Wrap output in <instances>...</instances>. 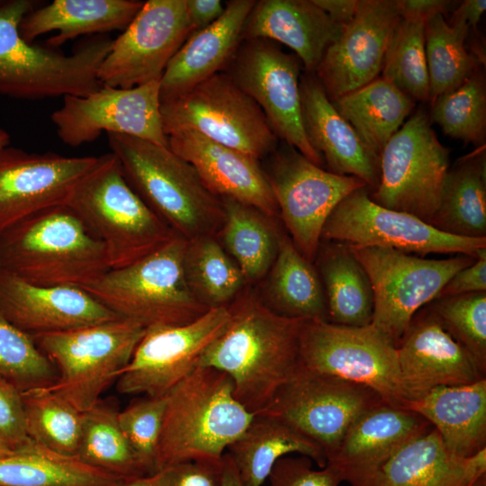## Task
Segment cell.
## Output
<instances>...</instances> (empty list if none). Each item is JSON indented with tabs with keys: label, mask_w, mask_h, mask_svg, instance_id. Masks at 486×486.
<instances>
[{
	"label": "cell",
	"mask_w": 486,
	"mask_h": 486,
	"mask_svg": "<svg viewBox=\"0 0 486 486\" xmlns=\"http://www.w3.org/2000/svg\"><path fill=\"white\" fill-rule=\"evenodd\" d=\"M0 312L31 337L120 319L80 287L37 285L3 269Z\"/></svg>",
	"instance_id": "obj_23"
},
{
	"label": "cell",
	"mask_w": 486,
	"mask_h": 486,
	"mask_svg": "<svg viewBox=\"0 0 486 486\" xmlns=\"http://www.w3.org/2000/svg\"><path fill=\"white\" fill-rule=\"evenodd\" d=\"M269 486H339L338 472L328 465L314 469L309 457L284 456L273 466L267 478Z\"/></svg>",
	"instance_id": "obj_48"
},
{
	"label": "cell",
	"mask_w": 486,
	"mask_h": 486,
	"mask_svg": "<svg viewBox=\"0 0 486 486\" xmlns=\"http://www.w3.org/2000/svg\"><path fill=\"white\" fill-rule=\"evenodd\" d=\"M259 296L281 316L328 321L326 296L317 269L284 232L266 275L264 294Z\"/></svg>",
	"instance_id": "obj_34"
},
{
	"label": "cell",
	"mask_w": 486,
	"mask_h": 486,
	"mask_svg": "<svg viewBox=\"0 0 486 486\" xmlns=\"http://www.w3.org/2000/svg\"><path fill=\"white\" fill-rule=\"evenodd\" d=\"M255 2L227 1L224 13L216 22L187 38L161 76V102L225 70L242 41V29Z\"/></svg>",
	"instance_id": "obj_28"
},
{
	"label": "cell",
	"mask_w": 486,
	"mask_h": 486,
	"mask_svg": "<svg viewBox=\"0 0 486 486\" xmlns=\"http://www.w3.org/2000/svg\"><path fill=\"white\" fill-rule=\"evenodd\" d=\"M0 269L37 285L83 288L111 266L103 242L65 204L2 232Z\"/></svg>",
	"instance_id": "obj_3"
},
{
	"label": "cell",
	"mask_w": 486,
	"mask_h": 486,
	"mask_svg": "<svg viewBox=\"0 0 486 486\" xmlns=\"http://www.w3.org/2000/svg\"><path fill=\"white\" fill-rule=\"evenodd\" d=\"M160 80L132 88L103 86L86 95H67L50 116L59 140L78 147L104 131L168 147L160 112Z\"/></svg>",
	"instance_id": "obj_17"
},
{
	"label": "cell",
	"mask_w": 486,
	"mask_h": 486,
	"mask_svg": "<svg viewBox=\"0 0 486 486\" xmlns=\"http://www.w3.org/2000/svg\"><path fill=\"white\" fill-rule=\"evenodd\" d=\"M302 64L266 39L244 40L225 68L233 81L260 107L280 141L295 148L322 167V158L310 145L302 122L299 83Z\"/></svg>",
	"instance_id": "obj_15"
},
{
	"label": "cell",
	"mask_w": 486,
	"mask_h": 486,
	"mask_svg": "<svg viewBox=\"0 0 486 486\" xmlns=\"http://www.w3.org/2000/svg\"><path fill=\"white\" fill-rule=\"evenodd\" d=\"M428 305L486 372V292L437 298Z\"/></svg>",
	"instance_id": "obj_46"
},
{
	"label": "cell",
	"mask_w": 486,
	"mask_h": 486,
	"mask_svg": "<svg viewBox=\"0 0 486 486\" xmlns=\"http://www.w3.org/2000/svg\"><path fill=\"white\" fill-rule=\"evenodd\" d=\"M121 480L32 439L0 458V486H112Z\"/></svg>",
	"instance_id": "obj_38"
},
{
	"label": "cell",
	"mask_w": 486,
	"mask_h": 486,
	"mask_svg": "<svg viewBox=\"0 0 486 486\" xmlns=\"http://www.w3.org/2000/svg\"><path fill=\"white\" fill-rule=\"evenodd\" d=\"M32 0L0 4V95L22 100L86 96L103 85L99 68L112 39L100 34L81 41L71 54L25 41L19 25L37 7Z\"/></svg>",
	"instance_id": "obj_5"
},
{
	"label": "cell",
	"mask_w": 486,
	"mask_h": 486,
	"mask_svg": "<svg viewBox=\"0 0 486 486\" xmlns=\"http://www.w3.org/2000/svg\"><path fill=\"white\" fill-rule=\"evenodd\" d=\"M486 473V448L453 454L431 428L400 448L365 486H471Z\"/></svg>",
	"instance_id": "obj_29"
},
{
	"label": "cell",
	"mask_w": 486,
	"mask_h": 486,
	"mask_svg": "<svg viewBox=\"0 0 486 486\" xmlns=\"http://www.w3.org/2000/svg\"><path fill=\"white\" fill-rule=\"evenodd\" d=\"M228 309L225 328L202 353L197 367L227 374L236 399L256 414L300 370V335L306 320L277 314L249 288Z\"/></svg>",
	"instance_id": "obj_1"
},
{
	"label": "cell",
	"mask_w": 486,
	"mask_h": 486,
	"mask_svg": "<svg viewBox=\"0 0 486 486\" xmlns=\"http://www.w3.org/2000/svg\"><path fill=\"white\" fill-rule=\"evenodd\" d=\"M145 331L140 324L120 318L32 336L38 348L58 370L57 382L46 389L80 412L90 410L117 381Z\"/></svg>",
	"instance_id": "obj_8"
},
{
	"label": "cell",
	"mask_w": 486,
	"mask_h": 486,
	"mask_svg": "<svg viewBox=\"0 0 486 486\" xmlns=\"http://www.w3.org/2000/svg\"><path fill=\"white\" fill-rule=\"evenodd\" d=\"M331 103L378 158L416 106L414 100L381 76Z\"/></svg>",
	"instance_id": "obj_35"
},
{
	"label": "cell",
	"mask_w": 486,
	"mask_h": 486,
	"mask_svg": "<svg viewBox=\"0 0 486 486\" xmlns=\"http://www.w3.org/2000/svg\"><path fill=\"white\" fill-rule=\"evenodd\" d=\"M471 486H486V475H483L480 479H478L474 483H472Z\"/></svg>",
	"instance_id": "obj_60"
},
{
	"label": "cell",
	"mask_w": 486,
	"mask_h": 486,
	"mask_svg": "<svg viewBox=\"0 0 486 486\" xmlns=\"http://www.w3.org/2000/svg\"><path fill=\"white\" fill-rule=\"evenodd\" d=\"M303 130L328 171L363 180L369 190L379 184V158L337 112L314 73L303 72L299 83Z\"/></svg>",
	"instance_id": "obj_26"
},
{
	"label": "cell",
	"mask_w": 486,
	"mask_h": 486,
	"mask_svg": "<svg viewBox=\"0 0 486 486\" xmlns=\"http://www.w3.org/2000/svg\"><path fill=\"white\" fill-rule=\"evenodd\" d=\"M313 264L324 289L328 321L349 327L371 324L374 313L371 281L349 246L321 240Z\"/></svg>",
	"instance_id": "obj_33"
},
{
	"label": "cell",
	"mask_w": 486,
	"mask_h": 486,
	"mask_svg": "<svg viewBox=\"0 0 486 486\" xmlns=\"http://www.w3.org/2000/svg\"><path fill=\"white\" fill-rule=\"evenodd\" d=\"M166 402V396H144L118 412L121 429L148 474L156 473V453Z\"/></svg>",
	"instance_id": "obj_47"
},
{
	"label": "cell",
	"mask_w": 486,
	"mask_h": 486,
	"mask_svg": "<svg viewBox=\"0 0 486 486\" xmlns=\"http://www.w3.org/2000/svg\"><path fill=\"white\" fill-rule=\"evenodd\" d=\"M167 140L168 148L194 167L212 194L279 218L278 206L261 160L193 130L173 132Z\"/></svg>",
	"instance_id": "obj_25"
},
{
	"label": "cell",
	"mask_w": 486,
	"mask_h": 486,
	"mask_svg": "<svg viewBox=\"0 0 486 486\" xmlns=\"http://www.w3.org/2000/svg\"><path fill=\"white\" fill-rule=\"evenodd\" d=\"M484 148L449 168L440 203L429 224L451 235L486 238V167Z\"/></svg>",
	"instance_id": "obj_37"
},
{
	"label": "cell",
	"mask_w": 486,
	"mask_h": 486,
	"mask_svg": "<svg viewBox=\"0 0 486 486\" xmlns=\"http://www.w3.org/2000/svg\"><path fill=\"white\" fill-rule=\"evenodd\" d=\"M185 245L176 235L158 249L126 266L111 268L82 289L118 317L145 328L190 323L210 309L187 285Z\"/></svg>",
	"instance_id": "obj_7"
},
{
	"label": "cell",
	"mask_w": 486,
	"mask_h": 486,
	"mask_svg": "<svg viewBox=\"0 0 486 486\" xmlns=\"http://www.w3.org/2000/svg\"><path fill=\"white\" fill-rule=\"evenodd\" d=\"M185 7L192 33L216 22L225 10L220 0H185Z\"/></svg>",
	"instance_id": "obj_52"
},
{
	"label": "cell",
	"mask_w": 486,
	"mask_h": 486,
	"mask_svg": "<svg viewBox=\"0 0 486 486\" xmlns=\"http://www.w3.org/2000/svg\"><path fill=\"white\" fill-rule=\"evenodd\" d=\"M432 428L418 413L382 402L352 424L326 465L350 486H365L400 448Z\"/></svg>",
	"instance_id": "obj_24"
},
{
	"label": "cell",
	"mask_w": 486,
	"mask_h": 486,
	"mask_svg": "<svg viewBox=\"0 0 486 486\" xmlns=\"http://www.w3.org/2000/svg\"><path fill=\"white\" fill-rule=\"evenodd\" d=\"M480 292H486V248L481 251L472 264L450 278L436 299Z\"/></svg>",
	"instance_id": "obj_51"
},
{
	"label": "cell",
	"mask_w": 486,
	"mask_h": 486,
	"mask_svg": "<svg viewBox=\"0 0 486 486\" xmlns=\"http://www.w3.org/2000/svg\"><path fill=\"white\" fill-rule=\"evenodd\" d=\"M429 119L445 135L484 146L486 137V85L482 68H478L456 89L440 94L432 102Z\"/></svg>",
	"instance_id": "obj_44"
},
{
	"label": "cell",
	"mask_w": 486,
	"mask_h": 486,
	"mask_svg": "<svg viewBox=\"0 0 486 486\" xmlns=\"http://www.w3.org/2000/svg\"><path fill=\"white\" fill-rule=\"evenodd\" d=\"M471 27L460 18L450 22L442 14L425 21V50L429 79V101L459 87L482 62L465 47Z\"/></svg>",
	"instance_id": "obj_39"
},
{
	"label": "cell",
	"mask_w": 486,
	"mask_h": 486,
	"mask_svg": "<svg viewBox=\"0 0 486 486\" xmlns=\"http://www.w3.org/2000/svg\"><path fill=\"white\" fill-rule=\"evenodd\" d=\"M300 366L366 386L391 405L409 401L397 345L369 324L349 327L306 320L300 335Z\"/></svg>",
	"instance_id": "obj_9"
},
{
	"label": "cell",
	"mask_w": 486,
	"mask_h": 486,
	"mask_svg": "<svg viewBox=\"0 0 486 486\" xmlns=\"http://www.w3.org/2000/svg\"><path fill=\"white\" fill-rule=\"evenodd\" d=\"M397 349L409 400L436 387L470 384L485 378L486 372L443 328L428 306L412 318Z\"/></svg>",
	"instance_id": "obj_22"
},
{
	"label": "cell",
	"mask_w": 486,
	"mask_h": 486,
	"mask_svg": "<svg viewBox=\"0 0 486 486\" xmlns=\"http://www.w3.org/2000/svg\"><path fill=\"white\" fill-rule=\"evenodd\" d=\"M138 0H54L23 16L19 33L27 42L57 32L46 45L57 48L81 35H100L129 25L143 5Z\"/></svg>",
	"instance_id": "obj_31"
},
{
	"label": "cell",
	"mask_w": 486,
	"mask_h": 486,
	"mask_svg": "<svg viewBox=\"0 0 486 486\" xmlns=\"http://www.w3.org/2000/svg\"><path fill=\"white\" fill-rule=\"evenodd\" d=\"M226 453L232 459L242 486H262L274 464L290 454H299L327 464L322 449L278 418L256 413L242 435Z\"/></svg>",
	"instance_id": "obj_32"
},
{
	"label": "cell",
	"mask_w": 486,
	"mask_h": 486,
	"mask_svg": "<svg viewBox=\"0 0 486 486\" xmlns=\"http://www.w3.org/2000/svg\"><path fill=\"white\" fill-rule=\"evenodd\" d=\"M400 18L397 0H359L356 15L327 49L314 73L330 101L380 76Z\"/></svg>",
	"instance_id": "obj_21"
},
{
	"label": "cell",
	"mask_w": 486,
	"mask_h": 486,
	"mask_svg": "<svg viewBox=\"0 0 486 486\" xmlns=\"http://www.w3.org/2000/svg\"><path fill=\"white\" fill-rule=\"evenodd\" d=\"M264 168L282 220L293 245L314 263L326 220L352 192L367 186L352 176L331 173L310 162L295 148L279 141Z\"/></svg>",
	"instance_id": "obj_13"
},
{
	"label": "cell",
	"mask_w": 486,
	"mask_h": 486,
	"mask_svg": "<svg viewBox=\"0 0 486 486\" xmlns=\"http://www.w3.org/2000/svg\"><path fill=\"white\" fill-rule=\"evenodd\" d=\"M330 19L344 27L349 23L358 8L359 0H312Z\"/></svg>",
	"instance_id": "obj_54"
},
{
	"label": "cell",
	"mask_w": 486,
	"mask_h": 486,
	"mask_svg": "<svg viewBox=\"0 0 486 486\" xmlns=\"http://www.w3.org/2000/svg\"><path fill=\"white\" fill-rule=\"evenodd\" d=\"M486 9L485 0H465L460 2L453 12V18L465 21L473 31H476L478 22Z\"/></svg>",
	"instance_id": "obj_55"
},
{
	"label": "cell",
	"mask_w": 486,
	"mask_h": 486,
	"mask_svg": "<svg viewBox=\"0 0 486 486\" xmlns=\"http://www.w3.org/2000/svg\"><path fill=\"white\" fill-rule=\"evenodd\" d=\"M450 150L437 139L428 112L418 109L392 136L379 158L377 204L429 222L440 203Z\"/></svg>",
	"instance_id": "obj_11"
},
{
	"label": "cell",
	"mask_w": 486,
	"mask_h": 486,
	"mask_svg": "<svg viewBox=\"0 0 486 486\" xmlns=\"http://www.w3.org/2000/svg\"><path fill=\"white\" fill-rule=\"evenodd\" d=\"M107 136L128 183L177 236H217L224 222L221 199L190 163L168 147L123 134Z\"/></svg>",
	"instance_id": "obj_4"
},
{
	"label": "cell",
	"mask_w": 486,
	"mask_h": 486,
	"mask_svg": "<svg viewBox=\"0 0 486 486\" xmlns=\"http://www.w3.org/2000/svg\"><path fill=\"white\" fill-rule=\"evenodd\" d=\"M112 486H159L157 473L122 479Z\"/></svg>",
	"instance_id": "obj_57"
},
{
	"label": "cell",
	"mask_w": 486,
	"mask_h": 486,
	"mask_svg": "<svg viewBox=\"0 0 486 486\" xmlns=\"http://www.w3.org/2000/svg\"><path fill=\"white\" fill-rule=\"evenodd\" d=\"M228 306L212 308L195 320L146 328L129 364L116 381L121 394L164 397L196 367L199 358L223 331Z\"/></svg>",
	"instance_id": "obj_18"
},
{
	"label": "cell",
	"mask_w": 486,
	"mask_h": 486,
	"mask_svg": "<svg viewBox=\"0 0 486 486\" xmlns=\"http://www.w3.org/2000/svg\"><path fill=\"white\" fill-rule=\"evenodd\" d=\"M342 30L312 0H258L245 21L241 40L280 42L294 51L304 72L315 73Z\"/></svg>",
	"instance_id": "obj_27"
},
{
	"label": "cell",
	"mask_w": 486,
	"mask_h": 486,
	"mask_svg": "<svg viewBox=\"0 0 486 486\" xmlns=\"http://www.w3.org/2000/svg\"><path fill=\"white\" fill-rule=\"evenodd\" d=\"M22 400L29 438L58 454L76 456L82 412L46 388L22 392Z\"/></svg>",
	"instance_id": "obj_42"
},
{
	"label": "cell",
	"mask_w": 486,
	"mask_h": 486,
	"mask_svg": "<svg viewBox=\"0 0 486 486\" xmlns=\"http://www.w3.org/2000/svg\"><path fill=\"white\" fill-rule=\"evenodd\" d=\"M224 222L219 241L240 269L247 285L265 279L277 251L282 231L277 218L231 198H220Z\"/></svg>",
	"instance_id": "obj_36"
},
{
	"label": "cell",
	"mask_w": 486,
	"mask_h": 486,
	"mask_svg": "<svg viewBox=\"0 0 486 486\" xmlns=\"http://www.w3.org/2000/svg\"><path fill=\"white\" fill-rule=\"evenodd\" d=\"M382 402L366 386L300 368L260 412L292 427L318 445L327 459L352 424Z\"/></svg>",
	"instance_id": "obj_16"
},
{
	"label": "cell",
	"mask_w": 486,
	"mask_h": 486,
	"mask_svg": "<svg viewBox=\"0 0 486 486\" xmlns=\"http://www.w3.org/2000/svg\"><path fill=\"white\" fill-rule=\"evenodd\" d=\"M68 205L103 242L112 269L138 261L176 235L130 186L112 152L96 157Z\"/></svg>",
	"instance_id": "obj_6"
},
{
	"label": "cell",
	"mask_w": 486,
	"mask_h": 486,
	"mask_svg": "<svg viewBox=\"0 0 486 486\" xmlns=\"http://www.w3.org/2000/svg\"><path fill=\"white\" fill-rule=\"evenodd\" d=\"M14 450V447L5 438V436L0 433V458L12 454Z\"/></svg>",
	"instance_id": "obj_58"
},
{
	"label": "cell",
	"mask_w": 486,
	"mask_h": 486,
	"mask_svg": "<svg viewBox=\"0 0 486 486\" xmlns=\"http://www.w3.org/2000/svg\"><path fill=\"white\" fill-rule=\"evenodd\" d=\"M192 34L185 0H148L112 40L97 77L103 86L132 88L160 80Z\"/></svg>",
	"instance_id": "obj_19"
},
{
	"label": "cell",
	"mask_w": 486,
	"mask_h": 486,
	"mask_svg": "<svg viewBox=\"0 0 486 486\" xmlns=\"http://www.w3.org/2000/svg\"><path fill=\"white\" fill-rule=\"evenodd\" d=\"M118 410L98 401L82 412L76 457L85 464L122 479L148 474L139 460L118 421Z\"/></svg>",
	"instance_id": "obj_41"
},
{
	"label": "cell",
	"mask_w": 486,
	"mask_h": 486,
	"mask_svg": "<svg viewBox=\"0 0 486 486\" xmlns=\"http://www.w3.org/2000/svg\"><path fill=\"white\" fill-rule=\"evenodd\" d=\"M0 376L22 392L50 388L58 378L57 368L32 338L14 327L1 312Z\"/></svg>",
	"instance_id": "obj_45"
},
{
	"label": "cell",
	"mask_w": 486,
	"mask_h": 486,
	"mask_svg": "<svg viewBox=\"0 0 486 486\" xmlns=\"http://www.w3.org/2000/svg\"><path fill=\"white\" fill-rule=\"evenodd\" d=\"M321 240L390 248L420 256L462 254L477 257L486 248V238L445 233L416 216L375 203L367 186L352 192L336 206L324 224Z\"/></svg>",
	"instance_id": "obj_14"
},
{
	"label": "cell",
	"mask_w": 486,
	"mask_h": 486,
	"mask_svg": "<svg viewBox=\"0 0 486 486\" xmlns=\"http://www.w3.org/2000/svg\"><path fill=\"white\" fill-rule=\"evenodd\" d=\"M381 76L415 102L429 101L425 20L401 16L388 45Z\"/></svg>",
	"instance_id": "obj_43"
},
{
	"label": "cell",
	"mask_w": 486,
	"mask_h": 486,
	"mask_svg": "<svg viewBox=\"0 0 486 486\" xmlns=\"http://www.w3.org/2000/svg\"><path fill=\"white\" fill-rule=\"evenodd\" d=\"M459 1L449 0H397L401 16H410L427 20L436 14L445 16L453 13Z\"/></svg>",
	"instance_id": "obj_53"
},
{
	"label": "cell",
	"mask_w": 486,
	"mask_h": 486,
	"mask_svg": "<svg viewBox=\"0 0 486 486\" xmlns=\"http://www.w3.org/2000/svg\"><path fill=\"white\" fill-rule=\"evenodd\" d=\"M156 453V472L177 463L220 461L254 413L235 397L230 377L198 366L167 394Z\"/></svg>",
	"instance_id": "obj_2"
},
{
	"label": "cell",
	"mask_w": 486,
	"mask_h": 486,
	"mask_svg": "<svg viewBox=\"0 0 486 486\" xmlns=\"http://www.w3.org/2000/svg\"><path fill=\"white\" fill-rule=\"evenodd\" d=\"M96 157L0 148V234L47 209L68 204Z\"/></svg>",
	"instance_id": "obj_20"
},
{
	"label": "cell",
	"mask_w": 486,
	"mask_h": 486,
	"mask_svg": "<svg viewBox=\"0 0 486 486\" xmlns=\"http://www.w3.org/2000/svg\"><path fill=\"white\" fill-rule=\"evenodd\" d=\"M0 433L15 448L27 443L22 392L0 376Z\"/></svg>",
	"instance_id": "obj_50"
},
{
	"label": "cell",
	"mask_w": 486,
	"mask_h": 486,
	"mask_svg": "<svg viewBox=\"0 0 486 486\" xmlns=\"http://www.w3.org/2000/svg\"><path fill=\"white\" fill-rule=\"evenodd\" d=\"M10 135L7 131L0 129V148L9 146Z\"/></svg>",
	"instance_id": "obj_59"
},
{
	"label": "cell",
	"mask_w": 486,
	"mask_h": 486,
	"mask_svg": "<svg viewBox=\"0 0 486 486\" xmlns=\"http://www.w3.org/2000/svg\"><path fill=\"white\" fill-rule=\"evenodd\" d=\"M406 408L424 418L453 454L466 458L486 448V378L436 387Z\"/></svg>",
	"instance_id": "obj_30"
},
{
	"label": "cell",
	"mask_w": 486,
	"mask_h": 486,
	"mask_svg": "<svg viewBox=\"0 0 486 486\" xmlns=\"http://www.w3.org/2000/svg\"><path fill=\"white\" fill-rule=\"evenodd\" d=\"M348 246L371 281L374 293L371 324L396 345L415 314L436 299L456 272L476 259L462 254L434 259L390 248Z\"/></svg>",
	"instance_id": "obj_12"
},
{
	"label": "cell",
	"mask_w": 486,
	"mask_h": 486,
	"mask_svg": "<svg viewBox=\"0 0 486 486\" xmlns=\"http://www.w3.org/2000/svg\"><path fill=\"white\" fill-rule=\"evenodd\" d=\"M221 486H242L236 466L228 453L222 456Z\"/></svg>",
	"instance_id": "obj_56"
},
{
	"label": "cell",
	"mask_w": 486,
	"mask_h": 486,
	"mask_svg": "<svg viewBox=\"0 0 486 486\" xmlns=\"http://www.w3.org/2000/svg\"><path fill=\"white\" fill-rule=\"evenodd\" d=\"M156 473L159 486H221L222 459L177 463Z\"/></svg>",
	"instance_id": "obj_49"
},
{
	"label": "cell",
	"mask_w": 486,
	"mask_h": 486,
	"mask_svg": "<svg viewBox=\"0 0 486 486\" xmlns=\"http://www.w3.org/2000/svg\"><path fill=\"white\" fill-rule=\"evenodd\" d=\"M183 267L190 291L208 309L230 305L247 285L215 236L186 240Z\"/></svg>",
	"instance_id": "obj_40"
},
{
	"label": "cell",
	"mask_w": 486,
	"mask_h": 486,
	"mask_svg": "<svg viewBox=\"0 0 486 486\" xmlns=\"http://www.w3.org/2000/svg\"><path fill=\"white\" fill-rule=\"evenodd\" d=\"M160 112L166 136L193 130L259 160L280 141L260 107L224 71L161 102Z\"/></svg>",
	"instance_id": "obj_10"
}]
</instances>
